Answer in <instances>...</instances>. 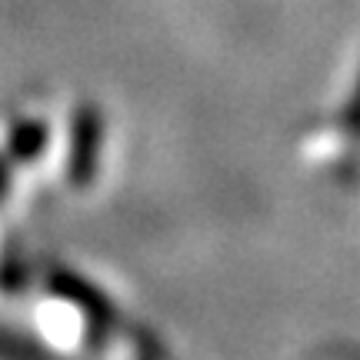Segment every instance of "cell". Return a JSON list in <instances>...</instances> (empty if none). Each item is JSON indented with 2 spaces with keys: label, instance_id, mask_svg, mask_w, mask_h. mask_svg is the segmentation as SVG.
<instances>
[{
  "label": "cell",
  "instance_id": "6da1fadb",
  "mask_svg": "<svg viewBox=\"0 0 360 360\" xmlns=\"http://www.w3.org/2000/svg\"><path fill=\"white\" fill-rule=\"evenodd\" d=\"M350 117L360 120V87H357V94H354V103H350Z\"/></svg>",
  "mask_w": 360,
  "mask_h": 360
}]
</instances>
